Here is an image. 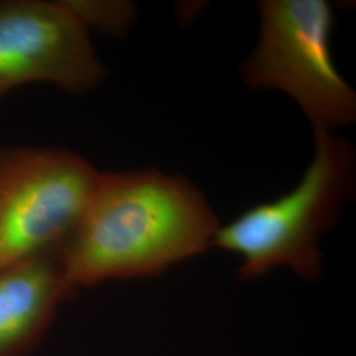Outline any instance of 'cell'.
I'll use <instances>...</instances> for the list:
<instances>
[{"label":"cell","mask_w":356,"mask_h":356,"mask_svg":"<svg viewBox=\"0 0 356 356\" xmlns=\"http://www.w3.org/2000/svg\"><path fill=\"white\" fill-rule=\"evenodd\" d=\"M219 220L185 178L156 170L101 173L60 252L73 288L151 277L211 247Z\"/></svg>","instance_id":"6da1fadb"},{"label":"cell","mask_w":356,"mask_h":356,"mask_svg":"<svg viewBox=\"0 0 356 356\" xmlns=\"http://www.w3.org/2000/svg\"><path fill=\"white\" fill-rule=\"evenodd\" d=\"M314 157L291 193L254 204L216 231L211 247L239 256L243 280L277 267L291 268L304 280H318L323 260L319 239L334 227L351 197L355 152L325 128H314Z\"/></svg>","instance_id":"7a4b0ae2"},{"label":"cell","mask_w":356,"mask_h":356,"mask_svg":"<svg viewBox=\"0 0 356 356\" xmlns=\"http://www.w3.org/2000/svg\"><path fill=\"white\" fill-rule=\"evenodd\" d=\"M260 38L243 65L252 89L280 90L310 119L313 128L342 127L356 118V94L331 56L332 10L325 0H263Z\"/></svg>","instance_id":"3957f363"},{"label":"cell","mask_w":356,"mask_h":356,"mask_svg":"<svg viewBox=\"0 0 356 356\" xmlns=\"http://www.w3.org/2000/svg\"><path fill=\"white\" fill-rule=\"evenodd\" d=\"M99 177L83 157L65 149L0 151V268L60 254Z\"/></svg>","instance_id":"277c9868"},{"label":"cell","mask_w":356,"mask_h":356,"mask_svg":"<svg viewBox=\"0 0 356 356\" xmlns=\"http://www.w3.org/2000/svg\"><path fill=\"white\" fill-rule=\"evenodd\" d=\"M104 76L89 32L61 1H0V98L28 83L86 92Z\"/></svg>","instance_id":"5b68a950"},{"label":"cell","mask_w":356,"mask_h":356,"mask_svg":"<svg viewBox=\"0 0 356 356\" xmlns=\"http://www.w3.org/2000/svg\"><path fill=\"white\" fill-rule=\"evenodd\" d=\"M72 292L60 254L0 268V356L28 355Z\"/></svg>","instance_id":"8992f818"},{"label":"cell","mask_w":356,"mask_h":356,"mask_svg":"<svg viewBox=\"0 0 356 356\" xmlns=\"http://www.w3.org/2000/svg\"><path fill=\"white\" fill-rule=\"evenodd\" d=\"M61 3L88 32L95 29L115 38L124 36L136 17L135 6L123 0H64Z\"/></svg>","instance_id":"52a82bcc"}]
</instances>
